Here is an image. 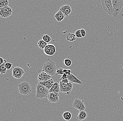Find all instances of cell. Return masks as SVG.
<instances>
[{
	"label": "cell",
	"mask_w": 123,
	"mask_h": 121,
	"mask_svg": "<svg viewBox=\"0 0 123 121\" xmlns=\"http://www.w3.org/2000/svg\"><path fill=\"white\" fill-rule=\"evenodd\" d=\"M73 108L80 111H84L86 109L84 102L80 99H76L73 102Z\"/></svg>",
	"instance_id": "8"
},
{
	"label": "cell",
	"mask_w": 123,
	"mask_h": 121,
	"mask_svg": "<svg viewBox=\"0 0 123 121\" xmlns=\"http://www.w3.org/2000/svg\"><path fill=\"white\" fill-rule=\"evenodd\" d=\"M7 61L5 60V62L3 64L0 65V74L1 75L6 74L7 71V68L5 66V63H6Z\"/></svg>",
	"instance_id": "20"
},
{
	"label": "cell",
	"mask_w": 123,
	"mask_h": 121,
	"mask_svg": "<svg viewBox=\"0 0 123 121\" xmlns=\"http://www.w3.org/2000/svg\"></svg>",
	"instance_id": "35"
},
{
	"label": "cell",
	"mask_w": 123,
	"mask_h": 121,
	"mask_svg": "<svg viewBox=\"0 0 123 121\" xmlns=\"http://www.w3.org/2000/svg\"><path fill=\"white\" fill-rule=\"evenodd\" d=\"M76 38L75 33H71L68 34L66 37L67 40L70 42L75 41L76 40Z\"/></svg>",
	"instance_id": "19"
},
{
	"label": "cell",
	"mask_w": 123,
	"mask_h": 121,
	"mask_svg": "<svg viewBox=\"0 0 123 121\" xmlns=\"http://www.w3.org/2000/svg\"><path fill=\"white\" fill-rule=\"evenodd\" d=\"M65 16L61 10H59L55 15V18L58 22H60L63 20Z\"/></svg>",
	"instance_id": "16"
},
{
	"label": "cell",
	"mask_w": 123,
	"mask_h": 121,
	"mask_svg": "<svg viewBox=\"0 0 123 121\" xmlns=\"http://www.w3.org/2000/svg\"><path fill=\"white\" fill-rule=\"evenodd\" d=\"M9 4L8 0H0V7H3L8 6Z\"/></svg>",
	"instance_id": "24"
},
{
	"label": "cell",
	"mask_w": 123,
	"mask_h": 121,
	"mask_svg": "<svg viewBox=\"0 0 123 121\" xmlns=\"http://www.w3.org/2000/svg\"><path fill=\"white\" fill-rule=\"evenodd\" d=\"M64 73H65L67 75H70L71 74V70L70 69H64L63 70Z\"/></svg>",
	"instance_id": "28"
},
{
	"label": "cell",
	"mask_w": 123,
	"mask_h": 121,
	"mask_svg": "<svg viewBox=\"0 0 123 121\" xmlns=\"http://www.w3.org/2000/svg\"><path fill=\"white\" fill-rule=\"evenodd\" d=\"M64 64L67 67H70L72 64V61L69 59H65L64 61Z\"/></svg>",
	"instance_id": "25"
},
{
	"label": "cell",
	"mask_w": 123,
	"mask_h": 121,
	"mask_svg": "<svg viewBox=\"0 0 123 121\" xmlns=\"http://www.w3.org/2000/svg\"><path fill=\"white\" fill-rule=\"evenodd\" d=\"M101 2L104 11L108 15H113L114 8L111 0H101Z\"/></svg>",
	"instance_id": "5"
},
{
	"label": "cell",
	"mask_w": 123,
	"mask_h": 121,
	"mask_svg": "<svg viewBox=\"0 0 123 121\" xmlns=\"http://www.w3.org/2000/svg\"><path fill=\"white\" fill-rule=\"evenodd\" d=\"M114 8L113 16L116 18L118 16L119 13L123 7V0H111Z\"/></svg>",
	"instance_id": "4"
},
{
	"label": "cell",
	"mask_w": 123,
	"mask_h": 121,
	"mask_svg": "<svg viewBox=\"0 0 123 121\" xmlns=\"http://www.w3.org/2000/svg\"><path fill=\"white\" fill-rule=\"evenodd\" d=\"M40 83L43 85L48 90H49L51 87L53 86L54 83H55L53 79H50L47 81H44L39 82Z\"/></svg>",
	"instance_id": "15"
},
{
	"label": "cell",
	"mask_w": 123,
	"mask_h": 121,
	"mask_svg": "<svg viewBox=\"0 0 123 121\" xmlns=\"http://www.w3.org/2000/svg\"><path fill=\"white\" fill-rule=\"evenodd\" d=\"M60 10L63 13L66 17H68L72 11L71 7L68 5H65L62 6Z\"/></svg>",
	"instance_id": "13"
},
{
	"label": "cell",
	"mask_w": 123,
	"mask_h": 121,
	"mask_svg": "<svg viewBox=\"0 0 123 121\" xmlns=\"http://www.w3.org/2000/svg\"><path fill=\"white\" fill-rule=\"evenodd\" d=\"M5 59L3 58L2 57H0V65L3 64L4 62H5Z\"/></svg>",
	"instance_id": "34"
},
{
	"label": "cell",
	"mask_w": 123,
	"mask_h": 121,
	"mask_svg": "<svg viewBox=\"0 0 123 121\" xmlns=\"http://www.w3.org/2000/svg\"><path fill=\"white\" fill-rule=\"evenodd\" d=\"M60 92L64 93V94L67 95L70 94L73 87L72 83L69 82L68 84H64L60 82Z\"/></svg>",
	"instance_id": "6"
},
{
	"label": "cell",
	"mask_w": 123,
	"mask_h": 121,
	"mask_svg": "<svg viewBox=\"0 0 123 121\" xmlns=\"http://www.w3.org/2000/svg\"><path fill=\"white\" fill-rule=\"evenodd\" d=\"M20 93L22 95H27L30 94L32 92L31 86L28 81L24 82L18 85Z\"/></svg>",
	"instance_id": "3"
},
{
	"label": "cell",
	"mask_w": 123,
	"mask_h": 121,
	"mask_svg": "<svg viewBox=\"0 0 123 121\" xmlns=\"http://www.w3.org/2000/svg\"><path fill=\"white\" fill-rule=\"evenodd\" d=\"M25 74V71L23 69L20 67H15L13 68L12 75L13 77L16 79L21 78Z\"/></svg>",
	"instance_id": "10"
},
{
	"label": "cell",
	"mask_w": 123,
	"mask_h": 121,
	"mask_svg": "<svg viewBox=\"0 0 123 121\" xmlns=\"http://www.w3.org/2000/svg\"><path fill=\"white\" fill-rule=\"evenodd\" d=\"M67 75L65 73H64L62 75V77H61V79H60V81H62V80H65V79H67Z\"/></svg>",
	"instance_id": "31"
},
{
	"label": "cell",
	"mask_w": 123,
	"mask_h": 121,
	"mask_svg": "<svg viewBox=\"0 0 123 121\" xmlns=\"http://www.w3.org/2000/svg\"><path fill=\"white\" fill-rule=\"evenodd\" d=\"M56 66L55 62L50 59L43 65L42 71L47 73L51 76H54L56 74Z\"/></svg>",
	"instance_id": "1"
},
{
	"label": "cell",
	"mask_w": 123,
	"mask_h": 121,
	"mask_svg": "<svg viewBox=\"0 0 123 121\" xmlns=\"http://www.w3.org/2000/svg\"><path fill=\"white\" fill-rule=\"evenodd\" d=\"M120 67L121 72L123 74V60L121 61V62L120 66Z\"/></svg>",
	"instance_id": "33"
},
{
	"label": "cell",
	"mask_w": 123,
	"mask_h": 121,
	"mask_svg": "<svg viewBox=\"0 0 123 121\" xmlns=\"http://www.w3.org/2000/svg\"><path fill=\"white\" fill-rule=\"evenodd\" d=\"M59 93L56 92H49L47 98L49 102L51 103H56L59 101Z\"/></svg>",
	"instance_id": "11"
},
{
	"label": "cell",
	"mask_w": 123,
	"mask_h": 121,
	"mask_svg": "<svg viewBox=\"0 0 123 121\" xmlns=\"http://www.w3.org/2000/svg\"><path fill=\"white\" fill-rule=\"evenodd\" d=\"M49 90L40 82L36 85V96L37 98H47L49 94Z\"/></svg>",
	"instance_id": "2"
},
{
	"label": "cell",
	"mask_w": 123,
	"mask_h": 121,
	"mask_svg": "<svg viewBox=\"0 0 123 121\" xmlns=\"http://www.w3.org/2000/svg\"><path fill=\"white\" fill-rule=\"evenodd\" d=\"M51 76L46 72L42 71L38 75L37 79L39 82L44 81L51 79Z\"/></svg>",
	"instance_id": "12"
},
{
	"label": "cell",
	"mask_w": 123,
	"mask_h": 121,
	"mask_svg": "<svg viewBox=\"0 0 123 121\" xmlns=\"http://www.w3.org/2000/svg\"><path fill=\"white\" fill-rule=\"evenodd\" d=\"M88 116V114L84 111H80L78 115L77 116V119L79 121H82L86 119Z\"/></svg>",
	"instance_id": "18"
},
{
	"label": "cell",
	"mask_w": 123,
	"mask_h": 121,
	"mask_svg": "<svg viewBox=\"0 0 123 121\" xmlns=\"http://www.w3.org/2000/svg\"><path fill=\"white\" fill-rule=\"evenodd\" d=\"M67 78L70 82L71 83H77L79 84H82V82L77 78L73 74L71 73L70 75H67Z\"/></svg>",
	"instance_id": "14"
},
{
	"label": "cell",
	"mask_w": 123,
	"mask_h": 121,
	"mask_svg": "<svg viewBox=\"0 0 123 121\" xmlns=\"http://www.w3.org/2000/svg\"><path fill=\"white\" fill-rule=\"evenodd\" d=\"M12 8L8 6L0 8V15L2 18L8 17L12 14Z\"/></svg>",
	"instance_id": "7"
},
{
	"label": "cell",
	"mask_w": 123,
	"mask_h": 121,
	"mask_svg": "<svg viewBox=\"0 0 123 121\" xmlns=\"http://www.w3.org/2000/svg\"><path fill=\"white\" fill-rule=\"evenodd\" d=\"M75 34L76 35V37L78 38H81L83 37L81 35V33L80 30H78L75 32Z\"/></svg>",
	"instance_id": "26"
},
{
	"label": "cell",
	"mask_w": 123,
	"mask_h": 121,
	"mask_svg": "<svg viewBox=\"0 0 123 121\" xmlns=\"http://www.w3.org/2000/svg\"><path fill=\"white\" fill-rule=\"evenodd\" d=\"M60 82L64 83V84H68V83H69V80H68V78H67V79H65V80L60 81Z\"/></svg>",
	"instance_id": "32"
},
{
	"label": "cell",
	"mask_w": 123,
	"mask_h": 121,
	"mask_svg": "<svg viewBox=\"0 0 123 121\" xmlns=\"http://www.w3.org/2000/svg\"><path fill=\"white\" fill-rule=\"evenodd\" d=\"M62 116L65 121H69L72 117V114L69 112L66 111L63 114Z\"/></svg>",
	"instance_id": "21"
},
{
	"label": "cell",
	"mask_w": 123,
	"mask_h": 121,
	"mask_svg": "<svg viewBox=\"0 0 123 121\" xmlns=\"http://www.w3.org/2000/svg\"><path fill=\"white\" fill-rule=\"evenodd\" d=\"M42 39L47 43L50 42L51 40V37L47 34L42 35Z\"/></svg>",
	"instance_id": "23"
},
{
	"label": "cell",
	"mask_w": 123,
	"mask_h": 121,
	"mask_svg": "<svg viewBox=\"0 0 123 121\" xmlns=\"http://www.w3.org/2000/svg\"><path fill=\"white\" fill-rule=\"evenodd\" d=\"M64 69L62 68H60L59 69H57L56 74V75H63L64 74Z\"/></svg>",
	"instance_id": "27"
},
{
	"label": "cell",
	"mask_w": 123,
	"mask_h": 121,
	"mask_svg": "<svg viewBox=\"0 0 123 121\" xmlns=\"http://www.w3.org/2000/svg\"><path fill=\"white\" fill-rule=\"evenodd\" d=\"M43 50L44 53L48 56H53L56 51V47L52 44H48Z\"/></svg>",
	"instance_id": "9"
},
{
	"label": "cell",
	"mask_w": 123,
	"mask_h": 121,
	"mask_svg": "<svg viewBox=\"0 0 123 121\" xmlns=\"http://www.w3.org/2000/svg\"><path fill=\"white\" fill-rule=\"evenodd\" d=\"M5 66H6V68L7 69H11V68L12 66V64L11 63H8L7 62L5 63Z\"/></svg>",
	"instance_id": "29"
},
{
	"label": "cell",
	"mask_w": 123,
	"mask_h": 121,
	"mask_svg": "<svg viewBox=\"0 0 123 121\" xmlns=\"http://www.w3.org/2000/svg\"><path fill=\"white\" fill-rule=\"evenodd\" d=\"M37 45L40 49H44L45 47L48 44L47 43L43 40L42 39V40H40L38 41Z\"/></svg>",
	"instance_id": "22"
},
{
	"label": "cell",
	"mask_w": 123,
	"mask_h": 121,
	"mask_svg": "<svg viewBox=\"0 0 123 121\" xmlns=\"http://www.w3.org/2000/svg\"><path fill=\"white\" fill-rule=\"evenodd\" d=\"M49 92H56L59 93L60 92V84L57 82H55L51 88L49 90Z\"/></svg>",
	"instance_id": "17"
},
{
	"label": "cell",
	"mask_w": 123,
	"mask_h": 121,
	"mask_svg": "<svg viewBox=\"0 0 123 121\" xmlns=\"http://www.w3.org/2000/svg\"><path fill=\"white\" fill-rule=\"evenodd\" d=\"M81 33L83 37H84L86 34V31L84 29H80Z\"/></svg>",
	"instance_id": "30"
}]
</instances>
